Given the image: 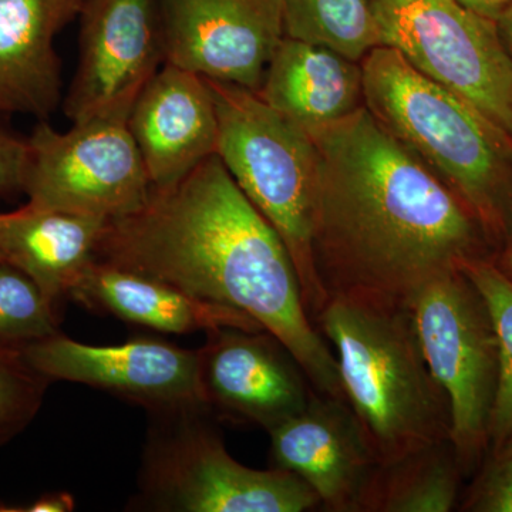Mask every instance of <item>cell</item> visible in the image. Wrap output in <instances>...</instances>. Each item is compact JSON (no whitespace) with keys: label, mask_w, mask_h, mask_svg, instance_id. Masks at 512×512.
<instances>
[{"label":"cell","mask_w":512,"mask_h":512,"mask_svg":"<svg viewBox=\"0 0 512 512\" xmlns=\"http://www.w3.org/2000/svg\"><path fill=\"white\" fill-rule=\"evenodd\" d=\"M498 32H500L501 40H503L505 49L510 53L512 59V8L497 20Z\"/></svg>","instance_id":"f546056e"},{"label":"cell","mask_w":512,"mask_h":512,"mask_svg":"<svg viewBox=\"0 0 512 512\" xmlns=\"http://www.w3.org/2000/svg\"><path fill=\"white\" fill-rule=\"evenodd\" d=\"M474 15L497 22L501 16L512 8V0H454Z\"/></svg>","instance_id":"83f0119b"},{"label":"cell","mask_w":512,"mask_h":512,"mask_svg":"<svg viewBox=\"0 0 512 512\" xmlns=\"http://www.w3.org/2000/svg\"><path fill=\"white\" fill-rule=\"evenodd\" d=\"M272 467L305 481L330 512H356L377 461L345 400L315 393L305 410L269 431Z\"/></svg>","instance_id":"5bb4252c"},{"label":"cell","mask_w":512,"mask_h":512,"mask_svg":"<svg viewBox=\"0 0 512 512\" xmlns=\"http://www.w3.org/2000/svg\"><path fill=\"white\" fill-rule=\"evenodd\" d=\"M50 383L29 365L22 350L0 349V447L32 423Z\"/></svg>","instance_id":"cb8c5ba5"},{"label":"cell","mask_w":512,"mask_h":512,"mask_svg":"<svg viewBox=\"0 0 512 512\" xmlns=\"http://www.w3.org/2000/svg\"><path fill=\"white\" fill-rule=\"evenodd\" d=\"M488 456L495 457H512V430L511 433L505 437L503 443L500 444L495 450L490 451Z\"/></svg>","instance_id":"4dcf8cb0"},{"label":"cell","mask_w":512,"mask_h":512,"mask_svg":"<svg viewBox=\"0 0 512 512\" xmlns=\"http://www.w3.org/2000/svg\"><path fill=\"white\" fill-rule=\"evenodd\" d=\"M67 298L90 311L171 335L217 328L264 330L234 309L202 301L160 279L97 259L84 269Z\"/></svg>","instance_id":"ac0fdd59"},{"label":"cell","mask_w":512,"mask_h":512,"mask_svg":"<svg viewBox=\"0 0 512 512\" xmlns=\"http://www.w3.org/2000/svg\"><path fill=\"white\" fill-rule=\"evenodd\" d=\"M312 248L326 296L409 305L493 242L460 198L366 107L313 138Z\"/></svg>","instance_id":"6da1fadb"},{"label":"cell","mask_w":512,"mask_h":512,"mask_svg":"<svg viewBox=\"0 0 512 512\" xmlns=\"http://www.w3.org/2000/svg\"><path fill=\"white\" fill-rule=\"evenodd\" d=\"M460 507L471 512H512V457L488 456Z\"/></svg>","instance_id":"d4e9b609"},{"label":"cell","mask_w":512,"mask_h":512,"mask_svg":"<svg viewBox=\"0 0 512 512\" xmlns=\"http://www.w3.org/2000/svg\"><path fill=\"white\" fill-rule=\"evenodd\" d=\"M464 477L451 441L377 463L356 512H450Z\"/></svg>","instance_id":"ffe728a7"},{"label":"cell","mask_w":512,"mask_h":512,"mask_svg":"<svg viewBox=\"0 0 512 512\" xmlns=\"http://www.w3.org/2000/svg\"><path fill=\"white\" fill-rule=\"evenodd\" d=\"M409 309L431 375L450 404V441L467 476L490 451L500 377L493 319L461 269L421 288Z\"/></svg>","instance_id":"52a82bcc"},{"label":"cell","mask_w":512,"mask_h":512,"mask_svg":"<svg viewBox=\"0 0 512 512\" xmlns=\"http://www.w3.org/2000/svg\"><path fill=\"white\" fill-rule=\"evenodd\" d=\"M207 82L217 109V156L239 190L284 241L313 322L328 302L312 248L318 181L315 140L251 90Z\"/></svg>","instance_id":"5b68a950"},{"label":"cell","mask_w":512,"mask_h":512,"mask_svg":"<svg viewBox=\"0 0 512 512\" xmlns=\"http://www.w3.org/2000/svg\"><path fill=\"white\" fill-rule=\"evenodd\" d=\"M313 323L335 349L343 397L377 463L450 440V404L409 305L332 296Z\"/></svg>","instance_id":"277c9868"},{"label":"cell","mask_w":512,"mask_h":512,"mask_svg":"<svg viewBox=\"0 0 512 512\" xmlns=\"http://www.w3.org/2000/svg\"><path fill=\"white\" fill-rule=\"evenodd\" d=\"M360 64L366 109L460 198L498 251L512 235L511 134L390 47Z\"/></svg>","instance_id":"3957f363"},{"label":"cell","mask_w":512,"mask_h":512,"mask_svg":"<svg viewBox=\"0 0 512 512\" xmlns=\"http://www.w3.org/2000/svg\"><path fill=\"white\" fill-rule=\"evenodd\" d=\"M74 507L76 503L72 494L57 491L40 495L33 503L25 505L0 503V512H72Z\"/></svg>","instance_id":"4316f807"},{"label":"cell","mask_w":512,"mask_h":512,"mask_svg":"<svg viewBox=\"0 0 512 512\" xmlns=\"http://www.w3.org/2000/svg\"><path fill=\"white\" fill-rule=\"evenodd\" d=\"M28 144L0 128V195L22 191Z\"/></svg>","instance_id":"484cf974"},{"label":"cell","mask_w":512,"mask_h":512,"mask_svg":"<svg viewBox=\"0 0 512 512\" xmlns=\"http://www.w3.org/2000/svg\"><path fill=\"white\" fill-rule=\"evenodd\" d=\"M461 271L483 296L497 335L500 377L490 427L493 451L512 430V281L497 268L493 258L474 259Z\"/></svg>","instance_id":"7402d4cb"},{"label":"cell","mask_w":512,"mask_h":512,"mask_svg":"<svg viewBox=\"0 0 512 512\" xmlns=\"http://www.w3.org/2000/svg\"><path fill=\"white\" fill-rule=\"evenodd\" d=\"M97 261L151 276L234 309L281 340L316 393L345 400L338 362L309 318L278 232L215 154L143 208L109 221Z\"/></svg>","instance_id":"7a4b0ae2"},{"label":"cell","mask_w":512,"mask_h":512,"mask_svg":"<svg viewBox=\"0 0 512 512\" xmlns=\"http://www.w3.org/2000/svg\"><path fill=\"white\" fill-rule=\"evenodd\" d=\"M0 262H2V258H0Z\"/></svg>","instance_id":"1f68e13d"},{"label":"cell","mask_w":512,"mask_h":512,"mask_svg":"<svg viewBox=\"0 0 512 512\" xmlns=\"http://www.w3.org/2000/svg\"><path fill=\"white\" fill-rule=\"evenodd\" d=\"M202 410L153 416L131 510L305 512L320 500L305 481L279 468L242 466Z\"/></svg>","instance_id":"8992f818"},{"label":"cell","mask_w":512,"mask_h":512,"mask_svg":"<svg viewBox=\"0 0 512 512\" xmlns=\"http://www.w3.org/2000/svg\"><path fill=\"white\" fill-rule=\"evenodd\" d=\"M256 94L315 138L365 107L362 64L285 36Z\"/></svg>","instance_id":"e0dca14e"},{"label":"cell","mask_w":512,"mask_h":512,"mask_svg":"<svg viewBox=\"0 0 512 512\" xmlns=\"http://www.w3.org/2000/svg\"><path fill=\"white\" fill-rule=\"evenodd\" d=\"M493 261L497 268L512 281V235L505 241L503 247L498 249Z\"/></svg>","instance_id":"f1b7e54d"},{"label":"cell","mask_w":512,"mask_h":512,"mask_svg":"<svg viewBox=\"0 0 512 512\" xmlns=\"http://www.w3.org/2000/svg\"><path fill=\"white\" fill-rule=\"evenodd\" d=\"M165 63L258 93L285 37L284 0H156Z\"/></svg>","instance_id":"8fae6325"},{"label":"cell","mask_w":512,"mask_h":512,"mask_svg":"<svg viewBox=\"0 0 512 512\" xmlns=\"http://www.w3.org/2000/svg\"><path fill=\"white\" fill-rule=\"evenodd\" d=\"M107 222L28 204L0 212V258L29 276L57 306L96 261Z\"/></svg>","instance_id":"d6986e66"},{"label":"cell","mask_w":512,"mask_h":512,"mask_svg":"<svg viewBox=\"0 0 512 512\" xmlns=\"http://www.w3.org/2000/svg\"><path fill=\"white\" fill-rule=\"evenodd\" d=\"M380 46L487 114L512 136V59L497 22L454 0H370Z\"/></svg>","instance_id":"9c48e42d"},{"label":"cell","mask_w":512,"mask_h":512,"mask_svg":"<svg viewBox=\"0 0 512 512\" xmlns=\"http://www.w3.org/2000/svg\"><path fill=\"white\" fill-rule=\"evenodd\" d=\"M26 144L22 192L30 207L113 221L150 198L153 187L128 116L73 123L66 133L40 120Z\"/></svg>","instance_id":"ba28073f"},{"label":"cell","mask_w":512,"mask_h":512,"mask_svg":"<svg viewBox=\"0 0 512 512\" xmlns=\"http://www.w3.org/2000/svg\"><path fill=\"white\" fill-rule=\"evenodd\" d=\"M200 352L211 413L266 431L306 409L315 389L284 343L266 330H207Z\"/></svg>","instance_id":"4fadbf2b"},{"label":"cell","mask_w":512,"mask_h":512,"mask_svg":"<svg viewBox=\"0 0 512 512\" xmlns=\"http://www.w3.org/2000/svg\"><path fill=\"white\" fill-rule=\"evenodd\" d=\"M80 55L62 101L72 123L130 116L165 63L156 0H84Z\"/></svg>","instance_id":"7c38bea8"},{"label":"cell","mask_w":512,"mask_h":512,"mask_svg":"<svg viewBox=\"0 0 512 512\" xmlns=\"http://www.w3.org/2000/svg\"><path fill=\"white\" fill-rule=\"evenodd\" d=\"M128 128L151 187H170L217 154L218 119L207 79L164 63L137 97Z\"/></svg>","instance_id":"9a60e30c"},{"label":"cell","mask_w":512,"mask_h":512,"mask_svg":"<svg viewBox=\"0 0 512 512\" xmlns=\"http://www.w3.org/2000/svg\"><path fill=\"white\" fill-rule=\"evenodd\" d=\"M285 36L335 50L353 62L380 46L370 0H284Z\"/></svg>","instance_id":"44dd1931"},{"label":"cell","mask_w":512,"mask_h":512,"mask_svg":"<svg viewBox=\"0 0 512 512\" xmlns=\"http://www.w3.org/2000/svg\"><path fill=\"white\" fill-rule=\"evenodd\" d=\"M84 0H0V114L47 120L62 106L55 40Z\"/></svg>","instance_id":"2e32d148"},{"label":"cell","mask_w":512,"mask_h":512,"mask_svg":"<svg viewBox=\"0 0 512 512\" xmlns=\"http://www.w3.org/2000/svg\"><path fill=\"white\" fill-rule=\"evenodd\" d=\"M22 353L52 382L86 384L144 407L151 416L210 412L202 393L198 349L154 338L94 346L57 333L26 346Z\"/></svg>","instance_id":"30bf717a"},{"label":"cell","mask_w":512,"mask_h":512,"mask_svg":"<svg viewBox=\"0 0 512 512\" xmlns=\"http://www.w3.org/2000/svg\"><path fill=\"white\" fill-rule=\"evenodd\" d=\"M57 333L55 303L29 276L0 262V349L23 350Z\"/></svg>","instance_id":"603a6c76"}]
</instances>
